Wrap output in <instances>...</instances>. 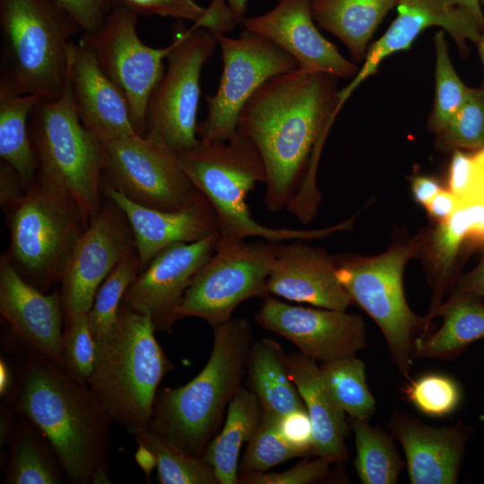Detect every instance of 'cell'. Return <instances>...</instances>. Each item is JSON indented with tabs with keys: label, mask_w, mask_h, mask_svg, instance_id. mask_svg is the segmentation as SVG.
I'll return each instance as SVG.
<instances>
[{
	"label": "cell",
	"mask_w": 484,
	"mask_h": 484,
	"mask_svg": "<svg viewBox=\"0 0 484 484\" xmlns=\"http://www.w3.org/2000/svg\"><path fill=\"white\" fill-rule=\"evenodd\" d=\"M334 77L298 67L265 82L240 112L237 129L255 145L266 174L264 202L271 212L288 207L308 169L316 168L338 114Z\"/></svg>",
	"instance_id": "6da1fadb"
},
{
	"label": "cell",
	"mask_w": 484,
	"mask_h": 484,
	"mask_svg": "<svg viewBox=\"0 0 484 484\" xmlns=\"http://www.w3.org/2000/svg\"><path fill=\"white\" fill-rule=\"evenodd\" d=\"M21 342L22 352L4 396L8 405L48 440L68 482L109 483L112 421L99 398L88 384Z\"/></svg>",
	"instance_id": "7a4b0ae2"
},
{
	"label": "cell",
	"mask_w": 484,
	"mask_h": 484,
	"mask_svg": "<svg viewBox=\"0 0 484 484\" xmlns=\"http://www.w3.org/2000/svg\"><path fill=\"white\" fill-rule=\"evenodd\" d=\"M252 332L244 318L213 327L209 359L185 385L157 392L149 428L202 457L246 373Z\"/></svg>",
	"instance_id": "3957f363"
},
{
	"label": "cell",
	"mask_w": 484,
	"mask_h": 484,
	"mask_svg": "<svg viewBox=\"0 0 484 484\" xmlns=\"http://www.w3.org/2000/svg\"><path fill=\"white\" fill-rule=\"evenodd\" d=\"M151 318L123 303L111 331L95 340L89 386L112 422L135 435L148 428L157 389L172 364Z\"/></svg>",
	"instance_id": "277c9868"
},
{
	"label": "cell",
	"mask_w": 484,
	"mask_h": 484,
	"mask_svg": "<svg viewBox=\"0 0 484 484\" xmlns=\"http://www.w3.org/2000/svg\"><path fill=\"white\" fill-rule=\"evenodd\" d=\"M177 152L186 176L215 212L220 239L259 237L273 242L308 241L350 227V220L333 227L307 230L269 228L255 220L246 199L257 183H265V169L254 143L238 129L224 142L198 140L194 145Z\"/></svg>",
	"instance_id": "5b68a950"
},
{
	"label": "cell",
	"mask_w": 484,
	"mask_h": 484,
	"mask_svg": "<svg viewBox=\"0 0 484 484\" xmlns=\"http://www.w3.org/2000/svg\"><path fill=\"white\" fill-rule=\"evenodd\" d=\"M0 81L20 94L61 97L68 81V52L82 32L56 0H0Z\"/></svg>",
	"instance_id": "8992f818"
},
{
	"label": "cell",
	"mask_w": 484,
	"mask_h": 484,
	"mask_svg": "<svg viewBox=\"0 0 484 484\" xmlns=\"http://www.w3.org/2000/svg\"><path fill=\"white\" fill-rule=\"evenodd\" d=\"M87 226L74 200L37 174L10 211L6 257L25 281L45 292L61 282Z\"/></svg>",
	"instance_id": "52a82bcc"
},
{
	"label": "cell",
	"mask_w": 484,
	"mask_h": 484,
	"mask_svg": "<svg viewBox=\"0 0 484 484\" xmlns=\"http://www.w3.org/2000/svg\"><path fill=\"white\" fill-rule=\"evenodd\" d=\"M29 129L38 175L67 193L89 224L101 208L104 146L80 121L68 82L61 97L36 105Z\"/></svg>",
	"instance_id": "ba28073f"
},
{
	"label": "cell",
	"mask_w": 484,
	"mask_h": 484,
	"mask_svg": "<svg viewBox=\"0 0 484 484\" xmlns=\"http://www.w3.org/2000/svg\"><path fill=\"white\" fill-rule=\"evenodd\" d=\"M427 238L422 234L376 256L337 262L339 281L352 303L378 325L393 362L409 380L416 341L428 333L429 323L427 316H419L409 307L402 274L406 264L419 255Z\"/></svg>",
	"instance_id": "9c48e42d"
},
{
	"label": "cell",
	"mask_w": 484,
	"mask_h": 484,
	"mask_svg": "<svg viewBox=\"0 0 484 484\" xmlns=\"http://www.w3.org/2000/svg\"><path fill=\"white\" fill-rule=\"evenodd\" d=\"M277 243L219 238L213 254L186 290L177 320L198 317L213 328L230 320L240 303L267 297V280Z\"/></svg>",
	"instance_id": "30bf717a"
},
{
	"label": "cell",
	"mask_w": 484,
	"mask_h": 484,
	"mask_svg": "<svg viewBox=\"0 0 484 484\" xmlns=\"http://www.w3.org/2000/svg\"><path fill=\"white\" fill-rule=\"evenodd\" d=\"M217 39L222 73L216 92L206 98L207 117L197 125L198 139L205 143L228 140L255 92L269 79L299 67L285 50L246 29L238 38L220 34Z\"/></svg>",
	"instance_id": "8fae6325"
},
{
	"label": "cell",
	"mask_w": 484,
	"mask_h": 484,
	"mask_svg": "<svg viewBox=\"0 0 484 484\" xmlns=\"http://www.w3.org/2000/svg\"><path fill=\"white\" fill-rule=\"evenodd\" d=\"M103 146L102 177L136 203L176 211L202 194L184 171L177 152L154 134H134Z\"/></svg>",
	"instance_id": "7c38bea8"
},
{
	"label": "cell",
	"mask_w": 484,
	"mask_h": 484,
	"mask_svg": "<svg viewBox=\"0 0 484 484\" xmlns=\"http://www.w3.org/2000/svg\"><path fill=\"white\" fill-rule=\"evenodd\" d=\"M217 43L214 34L194 26L177 31L171 41L168 66L149 101L146 134L160 137L176 151L199 140L200 76Z\"/></svg>",
	"instance_id": "4fadbf2b"
},
{
	"label": "cell",
	"mask_w": 484,
	"mask_h": 484,
	"mask_svg": "<svg viewBox=\"0 0 484 484\" xmlns=\"http://www.w3.org/2000/svg\"><path fill=\"white\" fill-rule=\"evenodd\" d=\"M137 16L118 0L103 25L95 32L83 34L81 42L123 92L135 132L145 135L149 101L165 73L164 60L171 42L162 48L145 45L136 32Z\"/></svg>",
	"instance_id": "5bb4252c"
},
{
	"label": "cell",
	"mask_w": 484,
	"mask_h": 484,
	"mask_svg": "<svg viewBox=\"0 0 484 484\" xmlns=\"http://www.w3.org/2000/svg\"><path fill=\"white\" fill-rule=\"evenodd\" d=\"M108 201L85 228L62 278L64 322L87 315L99 286L135 250L134 234L125 215Z\"/></svg>",
	"instance_id": "9a60e30c"
},
{
	"label": "cell",
	"mask_w": 484,
	"mask_h": 484,
	"mask_svg": "<svg viewBox=\"0 0 484 484\" xmlns=\"http://www.w3.org/2000/svg\"><path fill=\"white\" fill-rule=\"evenodd\" d=\"M255 320L321 363L356 356L367 344L362 317L345 310L292 306L268 295Z\"/></svg>",
	"instance_id": "2e32d148"
},
{
	"label": "cell",
	"mask_w": 484,
	"mask_h": 484,
	"mask_svg": "<svg viewBox=\"0 0 484 484\" xmlns=\"http://www.w3.org/2000/svg\"><path fill=\"white\" fill-rule=\"evenodd\" d=\"M219 231L200 240L177 243L156 255L125 293L123 304L149 315L156 331H169L194 275L213 254Z\"/></svg>",
	"instance_id": "e0dca14e"
},
{
	"label": "cell",
	"mask_w": 484,
	"mask_h": 484,
	"mask_svg": "<svg viewBox=\"0 0 484 484\" xmlns=\"http://www.w3.org/2000/svg\"><path fill=\"white\" fill-rule=\"evenodd\" d=\"M397 16L385 32L367 50L365 62L352 81L338 92L337 110L360 83L374 75L390 55L408 49L427 28L438 26L448 32L459 49L467 54V41L477 44L483 27L466 10L445 0H397Z\"/></svg>",
	"instance_id": "ac0fdd59"
},
{
	"label": "cell",
	"mask_w": 484,
	"mask_h": 484,
	"mask_svg": "<svg viewBox=\"0 0 484 484\" xmlns=\"http://www.w3.org/2000/svg\"><path fill=\"white\" fill-rule=\"evenodd\" d=\"M312 13V0H278L267 13L246 17L244 29L272 41L292 56L300 68L350 78L357 65L317 30Z\"/></svg>",
	"instance_id": "d6986e66"
},
{
	"label": "cell",
	"mask_w": 484,
	"mask_h": 484,
	"mask_svg": "<svg viewBox=\"0 0 484 484\" xmlns=\"http://www.w3.org/2000/svg\"><path fill=\"white\" fill-rule=\"evenodd\" d=\"M100 187L130 224L142 271L166 247L194 242L218 231L215 212L203 193L182 209L163 211L133 202L102 177Z\"/></svg>",
	"instance_id": "ffe728a7"
},
{
	"label": "cell",
	"mask_w": 484,
	"mask_h": 484,
	"mask_svg": "<svg viewBox=\"0 0 484 484\" xmlns=\"http://www.w3.org/2000/svg\"><path fill=\"white\" fill-rule=\"evenodd\" d=\"M305 240L278 242L267 280L269 295L314 307L346 310L352 300L338 280L337 262Z\"/></svg>",
	"instance_id": "44dd1931"
},
{
	"label": "cell",
	"mask_w": 484,
	"mask_h": 484,
	"mask_svg": "<svg viewBox=\"0 0 484 484\" xmlns=\"http://www.w3.org/2000/svg\"><path fill=\"white\" fill-rule=\"evenodd\" d=\"M67 82L80 121L101 143L138 134L125 95L81 41L69 46Z\"/></svg>",
	"instance_id": "7402d4cb"
},
{
	"label": "cell",
	"mask_w": 484,
	"mask_h": 484,
	"mask_svg": "<svg viewBox=\"0 0 484 484\" xmlns=\"http://www.w3.org/2000/svg\"><path fill=\"white\" fill-rule=\"evenodd\" d=\"M0 313L17 338L64 367L60 294L29 283L5 255L0 258Z\"/></svg>",
	"instance_id": "603a6c76"
},
{
	"label": "cell",
	"mask_w": 484,
	"mask_h": 484,
	"mask_svg": "<svg viewBox=\"0 0 484 484\" xmlns=\"http://www.w3.org/2000/svg\"><path fill=\"white\" fill-rule=\"evenodd\" d=\"M390 428L402 445L411 484H455L471 429L462 422L434 428L395 413Z\"/></svg>",
	"instance_id": "cb8c5ba5"
},
{
	"label": "cell",
	"mask_w": 484,
	"mask_h": 484,
	"mask_svg": "<svg viewBox=\"0 0 484 484\" xmlns=\"http://www.w3.org/2000/svg\"><path fill=\"white\" fill-rule=\"evenodd\" d=\"M287 362L313 425V455L329 458L333 462L347 460L346 413L331 394L320 367L300 352L288 354Z\"/></svg>",
	"instance_id": "d4e9b609"
},
{
	"label": "cell",
	"mask_w": 484,
	"mask_h": 484,
	"mask_svg": "<svg viewBox=\"0 0 484 484\" xmlns=\"http://www.w3.org/2000/svg\"><path fill=\"white\" fill-rule=\"evenodd\" d=\"M442 316L441 327L416 341L414 355L453 359L472 342L484 339V303L475 293L456 290L431 315Z\"/></svg>",
	"instance_id": "484cf974"
},
{
	"label": "cell",
	"mask_w": 484,
	"mask_h": 484,
	"mask_svg": "<svg viewBox=\"0 0 484 484\" xmlns=\"http://www.w3.org/2000/svg\"><path fill=\"white\" fill-rule=\"evenodd\" d=\"M247 385L257 397L262 411L277 419L306 409L293 383L281 346L272 339L252 344L246 363Z\"/></svg>",
	"instance_id": "4316f807"
},
{
	"label": "cell",
	"mask_w": 484,
	"mask_h": 484,
	"mask_svg": "<svg viewBox=\"0 0 484 484\" xmlns=\"http://www.w3.org/2000/svg\"><path fill=\"white\" fill-rule=\"evenodd\" d=\"M397 0H312V13L323 29L336 36L351 56L365 57L367 44Z\"/></svg>",
	"instance_id": "83f0119b"
},
{
	"label": "cell",
	"mask_w": 484,
	"mask_h": 484,
	"mask_svg": "<svg viewBox=\"0 0 484 484\" xmlns=\"http://www.w3.org/2000/svg\"><path fill=\"white\" fill-rule=\"evenodd\" d=\"M262 415L261 404L250 390L241 388L230 401L223 428L202 455L213 469L220 484L238 483L241 446L253 436Z\"/></svg>",
	"instance_id": "f1b7e54d"
},
{
	"label": "cell",
	"mask_w": 484,
	"mask_h": 484,
	"mask_svg": "<svg viewBox=\"0 0 484 484\" xmlns=\"http://www.w3.org/2000/svg\"><path fill=\"white\" fill-rule=\"evenodd\" d=\"M41 99L38 95L20 94L0 81V157L16 170L27 187L39 169L29 117Z\"/></svg>",
	"instance_id": "f546056e"
},
{
	"label": "cell",
	"mask_w": 484,
	"mask_h": 484,
	"mask_svg": "<svg viewBox=\"0 0 484 484\" xmlns=\"http://www.w3.org/2000/svg\"><path fill=\"white\" fill-rule=\"evenodd\" d=\"M4 480L9 484H60L67 480L50 443L28 419L21 421L13 434Z\"/></svg>",
	"instance_id": "4dcf8cb0"
},
{
	"label": "cell",
	"mask_w": 484,
	"mask_h": 484,
	"mask_svg": "<svg viewBox=\"0 0 484 484\" xmlns=\"http://www.w3.org/2000/svg\"><path fill=\"white\" fill-rule=\"evenodd\" d=\"M354 433L355 468L363 484H395L404 467L393 438L367 419H351Z\"/></svg>",
	"instance_id": "1f68e13d"
},
{
	"label": "cell",
	"mask_w": 484,
	"mask_h": 484,
	"mask_svg": "<svg viewBox=\"0 0 484 484\" xmlns=\"http://www.w3.org/2000/svg\"><path fill=\"white\" fill-rule=\"evenodd\" d=\"M139 446L148 450L157 467L161 484H220L210 464L194 456L151 428L135 434Z\"/></svg>",
	"instance_id": "d6a6232c"
},
{
	"label": "cell",
	"mask_w": 484,
	"mask_h": 484,
	"mask_svg": "<svg viewBox=\"0 0 484 484\" xmlns=\"http://www.w3.org/2000/svg\"><path fill=\"white\" fill-rule=\"evenodd\" d=\"M328 389L340 408L351 419H367L376 410V400L368 389L364 363L356 356L320 366Z\"/></svg>",
	"instance_id": "836d02e7"
},
{
	"label": "cell",
	"mask_w": 484,
	"mask_h": 484,
	"mask_svg": "<svg viewBox=\"0 0 484 484\" xmlns=\"http://www.w3.org/2000/svg\"><path fill=\"white\" fill-rule=\"evenodd\" d=\"M138 15H159L193 22V26L216 37L237 23L226 0H212L203 7L194 0H120Z\"/></svg>",
	"instance_id": "e575fe53"
},
{
	"label": "cell",
	"mask_w": 484,
	"mask_h": 484,
	"mask_svg": "<svg viewBox=\"0 0 484 484\" xmlns=\"http://www.w3.org/2000/svg\"><path fill=\"white\" fill-rule=\"evenodd\" d=\"M142 272L136 249L109 273L96 292L88 321L95 340L108 334L117 318L125 291Z\"/></svg>",
	"instance_id": "d590c367"
},
{
	"label": "cell",
	"mask_w": 484,
	"mask_h": 484,
	"mask_svg": "<svg viewBox=\"0 0 484 484\" xmlns=\"http://www.w3.org/2000/svg\"><path fill=\"white\" fill-rule=\"evenodd\" d=\"M435 48L436 96L429 128L438 134L462 106L470 88L463 84L454 71L442 30L435 35Z\"/></svg>",
	"instance_id": "8d00e7d4"
},
{
	"label": "cell",
	"mask_w": 484,
	"mask_h": 484,
	"mask_svg": "<svg viewBox=\"0 0 484 484\" xmlns=\"http://www.w3.org/2000/svg\"><path fill=\"white\" fill-rule=\"evenodd\" d=\"M277 420V418L263 412L260 424L247 442L238 464L241 473L264 472L290 459L306 456L281 437Z\"/></svg>",
	"instance_id": "74e56055"
},
{
	"label": "cell",
	"mask_w": 484,
	"mask_h": 484,
	"mask_svg": "<svg viewBox=\"0 0 484 484\" xmlns=\"http://www.w3.org/2000/svg\"><path fill=\"white\" fill-rule=\"evenodd\" d=\"M444 145L454 150L484 147V90L470 88L468 95L445 128L438 134Z\"/></svg>",
	"instance_id": "f35d334b"
},
{
	"label": "cell",
	"mask_w": 484,
	"mask_h": 484,
	"mask_svg": "<svg viewBox=\"0 0 484 484\" xmlns=\"http://www.w3.org/2000/svg\"><path fill=\"white\" fill-rule=\"evenodd\" d=\"M407 399L422 413L441 418L449 415L461 402L458 383L445 375L427 374L411 381L404 388Z\"/></svg>",
	"instance_id": "ab89813d"
},
{
	"label": "cell",
	"mask_w": 484,
	"mask_h": 484,
	"mask_svg": "<svg viewBox=\"0 0 484 484\" xmlns=\"http://www.w3.org/2000/svg\"><path fill=\"white\" fill-rule=\"evenodd\" d=\"M64 324V368L75 380L88 384L95 360V339L90 328L88 314L74 316Z\"/></svg>",
	"instance_id": "60d3db41"
},
{
	"label": "cell",
	"mask_w": 484,
	"mask_h": 484,
	"mask_svg": "<svg viewBox=\"0 0 484 484\" xmlns=\"http://www.w3.org/2000/svg\"><path fill=\"white\" fill-rule=\"evenodd\" d=\"M333 462L326 457L304 460L281 472H248L238 474L242 484H309L325 478Z\"/></svg>",
	"instance_id": "b9f144b4"
},
{
	"label": "cell",
	"mask_w": 484,
	"mask_h": 484,
	"mask_svg": "<svg viewBox=\"0 0 484 484\" xmlns=\"http://www.w3.org/2000/svg\"><path fill=\"white\" fill-rule=\"evenodd\" d=\"M277 430L287 444L306 456L313 455V425L306 409L296 410L279 418Z\"/></svg>",
	"instance_id": "7bdbcfd3"
},
{
	"label": "cell",
	"mask_w": 484,
	"mask_h": 484,
	"mask_svg": "<svg viewBox=\"0 0 484 484\" xmlns=\"http://www.w3.org/2000/svg\"><path fill=\"white\" fill-rule=\"evenodd\" d=\"M77 22L83 34L98 30L118 0H56Z\"/></svg>",
	"instance_id": "ee69618b"
},
{
	"label": "cell",
	"mask_w": 484,
	"mask_h": 484,
	"mask_svg": "<svg viewBox=\"0 0 484 484\" xmlns=\"http://www.w3.org/2000/svg\"><path fill=\"white\" fill-rule=\"evenodd\" d=\"M27 186L16 170L4 161L0 163V205L10 212L23 197Z\"/></svg>",
	"instance_id": "f6af8a7d"
},
{
	"label": "cell",
	"mask_w": 484,
	"mask_h": 484,
	"mask_svg": "<svg viewBox=\"0 0 484 484\" xmlns=\"http://www.w3.org/2000/svg\"><path fill=\"white\" fill-rule=\"evenodd\" d=\"M458 203L454 194L442 189L425 207L431 218L442 223L455 211Z\"/></svg>",
	"instance_id": "bcb514c9"
},
{
	"label": "cell",
	"mask_w": 484,
	"mask_h": 484,
	"mask_svg": "<svg viewBox=\"0 0 484 484\" xmlns=\"http://www.w3.org/2000/svg\"><path fill=\"white\" fill-rule=\"evenodd\" d=\"M439 182L429 177H415L411 181V193L414 200L426 206L440 191Z\"/></svg>",
	"instance_id": "7dc6e473"
},
{
	"label": "cell",
	"mask_w": 484,
	"mask_h": 484,
	"mask_svg": "<svg viewBox=\"0 0 484 484\" xmlns=\"http://www.w3.org/2000/svg\"><path fill=\"white\" fill-rule=\"evenodd\" d=\"M456 290L475 293L484 298V246L479 264L461 277Z\"/></svg>",
	"instance_id": "c3c4849f"
},
{
	"label": "cell",
	"mask_w": 484,
	"mask_h": 484,
	"mask_svg": "<svg viewBox=\"0 0 484 484\" xmlns=\"http://www.w3.org/2000/svg\"><path fill=\"white\" fill-rule=\"evenodd\" d=\"M447 4L469 12L484 28V14L480 0H445Z\"/></svg>",
	"instance_id": "681fc988"
},
{
	"label": "cell",
	"mask_w": 484,
	"mask_h": 484,
	"mask_svg": "<svg viewBox=\"0 0 484 484\" xmlns=\"http://www.w3.org/2000/svg\"><path fill=\"white\" fill-rule=\"evenodd\" d=\"M248 1L249 0H226L238 24L242 25L246 19Z\"/></svg>",
	"instance_id": "f907efd6"
},
{
	"label": "cell",
	"mask_w": 484,
	"mask_h": 484,
	"mask_svg": "<svg viewBox=\"0 0 484 484\" xmlns=\"http://www.w3.org/2000/svg\"><path fill=\"white\" fill-rule=\"evenodd\" d=\"M480 4H481L483 14H484V0H480ZM477 46L479 48L480 56L482 62L483 69H484V28L482 30V33H481L479 42L477 43ZM481 88L484 90V82Z\"/></svg>",
	"instance_id": "816d5d0a"
}]
</instances>
